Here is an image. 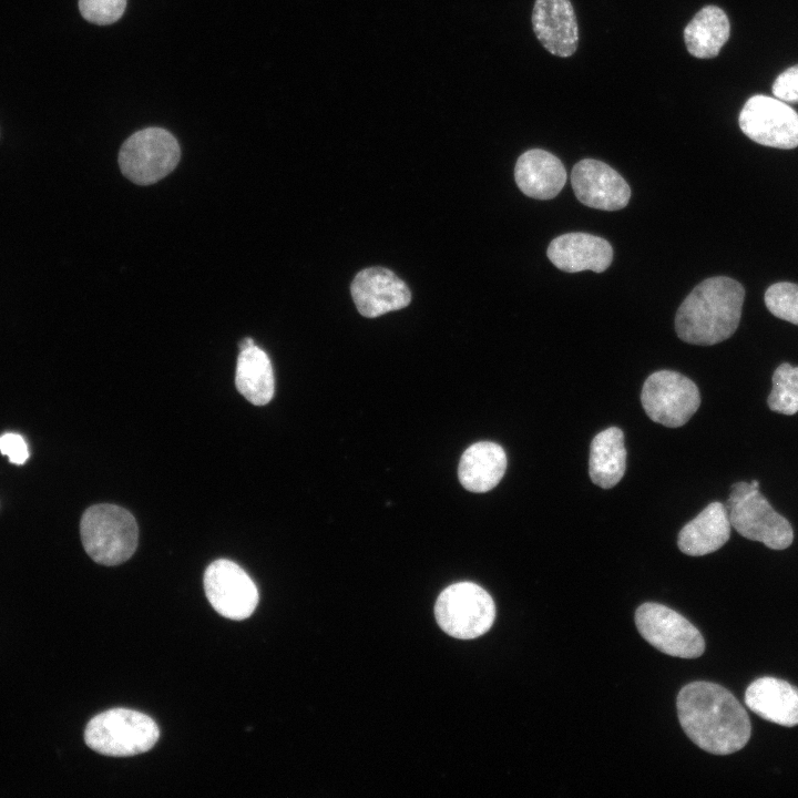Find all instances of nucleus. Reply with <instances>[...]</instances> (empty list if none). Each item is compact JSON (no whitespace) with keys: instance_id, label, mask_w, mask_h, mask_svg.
<instances>
[{"instance_id":"6e6552de","label":"nucleus","mask_w":798,"mask_h":798,"mask_svg":"<svg viewBox=\"0 0 798 798\" xmlns=\"http://www.w3.org/2000/svg\"><path fill=\"white\" fill-rule=\"evenodd\" d=\"M641 402L651 420L677 428L684 426L697 411L700 395L689 378L676 371L659 370L645 380Z\"/></svg>"},{"instance_id":"0eeeda50","label":"nucleus","mask_w":798,"mask_h":798,"mask_svg":"<svg viewBox=\"0 0 798 798\" xmlns=\"http://www.w3.org/2000/svg\"><path fill=\"white\" fill-rule=\"evenodd\" d=\"M434 614L447 634L470 640L490 630L495 618V606L484 589L471 582H460L441 592Z\"/></svg>"},{"instance_id":"4468645a","label":"nucleus","mask_w":798,"mask_h":798,"mask_svg":"<svg viewBox=\"0 0 798 798\" xmlns=\"http://www.w3.org/2000/svg\"><path fill=\"white\" fill-rule=\"evenodd\" d=\"M532 25L551 54L567 58L576 51L579 29L570 0H535Z\"/></svg>"},{"instance_id":"393cba45","label":"nucleus","mask_w":798,"mask_h":798,"mask_svg":"<svg viewBox=\"0 0 798 798\" xmlns=\"http://www.w3.org/2000/svg\"><path fill=\"white\" fill-rule=\"evenodd\" d=\"M125 8L126 0H79L82 17L98 25L116 22L123 16Z\"/></svg>"},{"instance_id":"f3484780","label":"nucleus","mask_w":798,"mask_h":798,"mask_svg":"<svg viewBox=\"0 0 798 798\" xmlns=\"http://www.w3.org/2000/svg\"><path fill=\"white\" fill-rule=\"evenodd\" d=\"M519 188L529 197L550 200L555 197L566 182L563 163L552 153L532 149L521 154L514 167Z\"/></svg>"},{"instance_id":"5701e85b","label":"nucleus","mask_w":798,"mask_h":798,"mask_svg":"<svg viewBox=\"0 0 798 798\" xmlns=\"http://www.w3.org/2000/svg\"><path fill=\"white\" fill-rule=\"evenodd\" d=\"M767 403L775 412L787 416L798 412V367L784 362L776 368Z\"/></svg>"},{"instance_id":"423d86ee","label":"nucleus","mask_w":798,"mask_h":798,"mask_svg":"<svg viewBox=\"0 0 798 798\" xmlns=\"http://www.w3.org/2000/svg\"><path fill=\"white\" fill-rule=\"evenodd\" d=\"M181 150L172 133L146 127L124 141L119 153L122 174L139 185H150L170 174L177 165Z\"/></svg>"},{"instance_id":"20e7f679","label":"nucleus","mask_w":798,"mask_h":798,"mask_svg":"<svg viewBox=\"0 0 798 798\" xmlns=\"http://www.w3.org/2000/svg\"><path fill=\"white\" fill-rule=\"evenodd\" d=\"M730 525L744 538L784 550L794 540L789 521L776 512L759 491V481H739L732 485L726 503Z\"/></svg>"},{"instance_id":"ddd939ff","label":"nucleus","mask_w":798,"mask_h":798,"mask_svg":"<svg viewBox=\"0 0 798 798\" xmlns=\"http://www.w3.org/2000/svg\"><path fill=\"white\" fill-rule=\"evenodd\" d=\"M350 290L358 311L368 318L405 308L411 300L405 282L383 267H369L359 272Z\"/></svg>"},{"instance_id":"4be33fe9","label":"nucleus","mask_w":798,"mask_h":798,"mask_svg":"<svg viewBox=\"0 0 798 798\" xmlns=\"http://www.w3.org/2000/svg\"><path fill=\"white\" fill-rule=\"evenodd\" d=\"M235 385L253 405L264 406L273 398L275 380L272 362L259 347L253 345L239 351Z\"/></svg>"},{"instance_id":"f8f14e48","label":"nucleus","mask_w":798,"mask_h":798,"mask_svg":"<svg viewBox=\"0 0 798 798\" xmlns=\"http://www.w3.org/2000/svg\"><path fill=\"white\" fill-rule=\"evenodd\" d=\"M576 198L584 205L603 211H618L631 197V188L618 172L604 162L585 158L571 173Z\"/></svg>"},{"instance_id":"7ed1b4c3","label":"nucleus","mask_w":798,"mask_h":798,"mask_svg":"<svg viewBox=\"0 0 798 798\" xmlns=\"http://www.w3.org/2000/svg\"><path fill=\"white\" fill-rule=\"evenodd\" d=\"M83 548L88 555L102 565H117L129 560L136 550L139 528L127 510L110 503L88 508L80 522Z\"/></svg>"},{"instance_id":"39448f33","label":"nucleus","mask_w":798,"mask_h":798,"mask_svg":"<svg viewBox=\"0 0 798 798\" xmlns=\"http://www.w3.org/2000/svg\"><path fill=\"white\" fill-rule=\"evenodd\" d=\"M158 737V726L150 716L129 708L103 712L84 730V741L92 750L112 757L146 753Z\"/></svg>"},{"instance_id":"dca6fc26","label":"nucleus","mask_w":798,"mask_h":798,"mask_svg":"<svg viewBox=\"0 0 798 798\" xmlns=\"http://www.w3.org/2000/svg\"><path fill=\"white\" fill-rule=\"evenodd\" d=\"M745 704L765 720L785 726L798 725V688L770 676L754 681L745 692Z\"/></svg>"},{"instance_id":"f03ea898","label":"nucleus","mask_w":798,"mask_h":798,"mask_svg":"<svg viewBox=\"0 0 798 798\" xmlns=\"http://www.w3.org/2000/svg\"><path fill=\"white\" fill-rule=\"evenodd\" d=\"M744 298V287L733 278L715 276L703 280L677 309V336L702 346L728 339L738 327Z\"/></svg>"},{"instance_id":"a878e982","label":"nucleus","mask_w":798,"mask_h":798,"mask_svg":"<svg viewBox=\"0 0 798 798\" xmlns=\"http://www.w3.org/2000/svg\"><path fill=\"white\" fill-rule=\"evenodd\" d=\"M773 94L782 102L798 103V64L777 76L773 84Z\"/></svg>"},{"instance_id":"2eb2a0df","label":"nucleus","mask_w":798,"mask_h":798,"mask_svg":"<svg viewBox=\"0 0 798 798\" xmlns=\"http://www.w3.org/2000/svg\"><path fill=\"white\" fill-rule=\"evenodd\" d=\"M546 254L556 268L566 273L586 269L603 273L613 259V249L606 239L579 232L555 237Z\"/></svg>"},{"instance_id":"412c9836","label":"nucleus","mask_w":798,"mask_h":798,"mask_svg":"<svg viewBox=\"0 0 798 798\" xmlns=\"http://www.w3.org/2000/svg\"><path fill=\"white\" fill-rule=\"evenodd\" d=\"M729 33L727 14L716 6H706L685 27L684 41L690 55L712 59L718 55Z\"/></svg>"},{"instance_id":"cd10ccee","label":"nucleus","mask_w":798,"mask_h":798,"mask_svg":"<svg viewBox=\"0 0 798 798\" xmlns=\"http://www.w3.org/2000/svg\"><path fill=\"white\" fill-rule=\"evenodd\" d=\"M253 345H255V344H254V340H253L250 337H247V338H245V339H243V340L241 341V344H239V350L249 348V347H252Z\"/></svg>"},{"instance_id":"6ab92c4d","label":"nucleus","mask_w":798,"mask_h":798,"mask_svg":"<svg viewBox=\"0 0 798 798\" xmlns=\"http://www.w3.org/2000/svg\"><path fill=\"white\" fill-rule=\"evenodd\" d=\"M507 454L494 442H477L462 454L458 477L460 483L471 492L482 493L493 489L504 475Z\"/></svg>"},{"instance_id":"bb28decb","label":"nucleus","mask_w":798,"mask_h":798,"mask_svg":"<svg viewBox=\"0 0 798 798\" xmlns=\"http://www.w3.org/2000/svg\"><path fill=\"white\" fill-rule=\"evenodd\" d=\"M0 451L14 464H23L29 458V449L25 440L20 434L13 432H8L0 437Z\"/></svg>"},{"instance_id":"9d476101","label":"nucleus","mask_w":798,"mask_h":798,"mask_svg":"<svg viewBox=\"0 0 798 798\" xmlns=\"http://www.w3.org/2000/svg\"><path fill=\"white\" fill-rule=\"evenodd\" d=\"M738 123L743 133L758 144L781 150L798 146V113L778 99L749 98Z\"/></svg>"},{"instance_id":"b1692460","label":"nucleus","mask_w":798,"mask_h":798,"mask_svg":"<svg viewBox=\"0 0 798 798\" xmlns=\"http://www.w3.org/2000/svg\"><path fill=\"white\" fill-rule=\"evenodd\" d=\"M767 309L776 317L798 325V285L780 282L768 287L764 296Z\"/></svg>"},{"instance_id":"f257e3e1","label":"nucleus","mask_w":798,"mask_h":798,"mask_svg":"<svg viewBox=\"0 0 798 798\" xmlns=\"http://www.w3.org/2000/svg\"><path fill=\"white\" fill-rule=\"evenodd\" d=\"M677 715L688 738L703 750L729 755L748 743L751 725L747 712L725 687L693 682L677 695Z\"/></svg>"},{"instance_id":"1a4fd4ad","label":"nucleus","mask_w":798,"mask_h":798,"mask_svg":"<svg viewBox=\"0 0 798 798\" xmlns=\"http://www.w3.org/2000/svg\"><path fill=\"white\" fill-rule=\"evenodd\" d=\"M635 624L647 643L669 656L696 658L705 651L700 632L683 615L665 605L642 604L636 610Z\"/></svg>"},{"instance_id":"aec40b11","label":"nucleus","mask_w":798,"mask_h":798,"mask_svg":"<svg viewBox=\"0 0 798 798\" xmlns=\"http://www.w3.org/2000/svg\"><path fill=\"white\" fill-rule=\"evenodd\" d=\"M626 469L623 431L617 427L597 433L590 448L589 473L592 482L603 489L616 485Z\"/></svg>"},{"instance_id":"a211bd4d","label":"nucleus","mask_w":798,"mask_h":798,"mask_svg":"<svg viewBox=\"0 0 798 798\" xmlns=\"http://www.w3.org/2000/svg\"><path fill=\"white\" fill-rule=\"evenodd\" d=\"M730 526L726 507L712 502L683 526L677 545L683 553L692 556L713 553L728 541Z\"/></svg>"},{"instance_id":"9b49d317","label":"nucleus","mask_w":798,"mask_h":798,"mask_svg":"<svg viewBox=\"0 0 798 798\" xmlns=\"http://www.w3.org/2000/svg\"><path fill=\"white\" fill-rule=\"evenodd\" d=\"M204 590L213 608L235 621L249 617L257 607L258 590L250 576L235 562L218 559L204 573Z\"/></svg>"}]
</instances>
